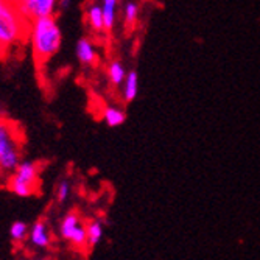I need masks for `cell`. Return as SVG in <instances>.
<instances>
[{
    "label": "cell",
    "instance_id": "obj_12",
    "mask_svg": "<svg viewBox=\"0 0 260 260\" xmlns=\"http://www.w3.org/2000/svg\"><path fill=\"white\" fill-rule=\"evenodd\" d=\"M103 223L100 220H90L87 224H86V234H87V245L89 248H93L97 246L102 239H103Z\"/></svg>",
    "mask_w": 260,
    "mask_h": 260
},
{
    "label": "cell",
    "instance_id": "obj_7",
    "mask_svg": "<svg viewBox=\"0 0 260 260\" xmlns=\"http://www.w3.org/2000/svg\"><path fill=\"white\" fill-rule=\"evenodd\" d=\"M28 242L36 249H47L52 245V234L49 229V224L42 220H38L33 223V226L28 231Z\"/></svg>",
    "mask_w": 260,
    "mask_h": 260
},
{
    "label": "cell",
    "instance_id": "obj_11",
    "mask_svg": "<svg viewBox=\"0 0 260 260\" xmlns=\"http://www.w3.org/2000/svg\"><path fill=\"white\" fill-rule=\"evenodd\" d=\"M117 5L119 0H102V11L105 20V31H111L115 25L117 19Z\"/></svg>",
    "mask_w": 260,
    "mask_h": 260
},
{
    "label": "cell",
    "instance_id": "obj_8",
    "mask_svg": "<svg viewBox=\"0 0 260 260\" xmlns=\"http://www.w3.org/2000/svg\"><path fill=\"white\" fill-rule=\"evenodd\" d=\"M75 53L78 61L83 66H93L99 61V52H97V47L93 44L89 38H81L77 42L75 47Z\"/></svg>",
    "mask_w": 260,
    "mask_h": 260
},
{
    "label": "cell",
    "instance_id": "obj_6",
    "mask_svg": "<svg viewBox=\"0 0 260 260\" xmlns=\"http://www.w3.org/2000/svg\"><path fill=\"white\" fill-rule=\"evenodd\" d=\"M16 5L20 14L31 22L39 17L55 16L58 0H16Z\"/></svg>",
    "mask_w": 260,
    "mask_h": 260
},
{
    "label": "cell",
    "instance_id": "obj_9",
    "mask_svg": "<svg viewBox=\"0 0 260 260\" xmlns=\"http://www.w3.org/2000/svg\"><path fill=\"white\" fill-rule=\"evenodd\" d=\"M86 20L93 31H97V33L105 31V20H103L102 5H97V4L90 5L86 11Z\"/></svg>",
    "mask_w": 260,
    "mask_h": 260
},
{
    "label": "cell",
    "instance_id": "obj_4",
    "mask_svg": "<svg viewBox=\"0 0 260 260\" xmlns=\"http://www.w3.org/2000/svg\"><path fill=\"white\" fill-rule=\"evenodd\" d=\"M39 187V167L31 160H22L17 169L8 176V188L20 198L36 193Z\"/></svg>",
    "mask_w": 260,
    "mask_h": 260
},
{
    "label": "cell",
    "instance_id": "obj_17",
    "mask_svg": "<svg viewBox=\"0 0 260 260\" xmlns=\"http://www.w3.org/2000/svg\"><path fill=\"white\" fill-rule=\"evenodd\" d=\"M137 16H139V5L134 2L126 4V7H125V23L129 25V23L136 22Z\"/></svg>",
    "mask_w": 260,
    "mask_h": 260
},
{
    "label": "cell",
    "instance_id": "obj_18",
    "mask_svg": "<svg viewBox=\"0 0 260 260\" xmlns=\"http://www.w3.org/2000/svg\"><path fill=\"white\" fill-rule=\"evenodd\" d=\"M72 4H74V0H58V8L66 11V10H69L70 7H72Z\"/></svg>",
    "mask_w": 260,
    "mask_h": 260
},
{
    "label": "cell",
    "instance_id": "obj_14",
    "mask_svg": "<svg viewBox=\"0 0 260 260\" xmlns=\"http://www.w3.org/2000/svg\"><path fill=\"white\" fill-rule=\"evenodd\" d=\"M108 80L112 86H120L126 77V72H125V67L122 66L120 61H111L108 64Z\"/></svg>",
    "mask_w": 260,
    "mask_h": 260
},
{
    "label": "cell",
    "instance_id": "obj_1",
    "mask_svg": "<svg viewBox=\"0 0 260 260\" xmlns=\"http://www.w3.org/2000/svg\"><path fill=\"white\" fill-rule=\"evenodd\" d=\"M28 39L38 64L49 62L61 49L62 33L55 16L35 19L28 23Z\"/></svg>",
    "mask_w": 260,
    "mask_h": 260
},
{
    "label": "cell",
    "instance_id": "obj_16",
    "mask_svg": "<svg viewBox=\"0 0 260 260\" xmlns=\"http://www.w3.org/2000/svg\"><path fill=\"white\" fill-rule=\"evenodd\" d=\"M70 193H72V185H70V182L67 179L59 181V184L56 187V200H58V203L59 204L66 203L70 198Z\"/></svg>",
    "mask_w": 260,
    "mask_h": 260
},
{
    "label": "cell",
    "instance_id": "obj_2",
    "mask_svg": "<svg viewBox=\"0 0 260 260\" xmlns=\"http://www.w3.org/2000/svg\"><path fill=\"white\" fill-rule=\"evenodd\" d=\"M22 162V134L10 120H0V176H10Z\"/></svg>",
    "mask_w": 260,
    "mask_h": 260
},
{
    "label": "cell",
    "instance_id": "obj_13",
    "mask_svg": "<svg viewBox=\"0 0 260 260\" xmlns=\"http://www.w3.org/2000/svg\"><path fill=\"white\" fill-rule=\"evenodd\" d=\"M103 120L106 122L108 126L111 128H117L125 123L126 120V114L117 106H108L103 111Z\"/></svg>",
    "mask_w": 260,
    "mask_h": 260
},
{
    "label": "cell",
    "instance_id": "obj_3",
    "mask_svg": "<svg viewBox=\"0 0 260 260\" xmlns=\"http://www.w3.org/2000/svg\"><path fill=\"white\" fill-rule=\"evenodd\" d=\"M28 33V20L20 14L13 0H0V47L19 44Z\"/></svg>",
    "mask_w": 260,
    "mask_h": 260
},
{
    "label": "cell",
    "instance_id": "obj_10",
    "mask_svg": "<svg viewBox=\"0 0 260 260\" xmlns=\"http://www.w3.org/2000/svg\"><path fill=\"white\" fill-rule=\"evenodd\" d=\"M123 89H122V95L125 102H133L137 97V92H139V77L137 72L131 70V72L126 74L125 80H123Z\"/></svg>",
    "mask_w": 260,
    "mask_h": 260
},
{
    "label": "cell",
    "instance_id": "obj_5",
    "mask_svg": "<svg viewBox=\"0 0 260 260\" xmlns=\"http://www.w3.org/2000/svg\"><path fill=\"white\" fill-rule=\"evenodd\" d=\"M59 235L62 240H66L77 249H84L89 246L86 224H83L77 212H69L67 215H64L59 223Z\"/></svg>",
    "mask_w": 260,
    "mask_h": 260
},
{
    "label": "cell",
    "instance_id": "obj_15",
    "mask_svg": "<svg viewBox=\"0 0 260 260\" xmlns=\"http://www.w3.org/2000/svg\"><path fill=\"white\" fill-rule=\"evenodd\" d=\"M28 231H30V228L25 221H14L10 228L11 242L16 245H20L25 240H28Z\"/></svg>",
    "mask_w": 260,
    "mask_h": 260
}]
</instances>
